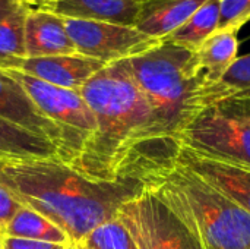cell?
<instances>
[{
  "label": "cell",
  "instance_id": "44dd1931",
  "mask_svg": "<svg viewBox=\"0 0 250 249\" xmlns=\"http://www.w3.org/2000/svg\"><path fill=\"white\" fill-rule=\"evenodd\" d=\"M79 247L85 249H139L119 219L105 222L94 229Z\"/></svg>",
  "mask_w": 250,
  "mask_h": 249
},
{
  "label": "cell",
  "instance_id": "4dcf8cb0",
  "mask_svg": "<svg viewBox=\"0 0 250 249\" xmlns=\"http://www.w3.org/2000/svg\"><path fill=\"white\" fill-rule=\"evenodd\" d=\"M1 158H3V157H0V160H1Z\"/></svg>",
  "mask_w": 250,
  "mask_h": 249
},
{
  "label": "cell",
  "instance_id": "8fae6325",
  "mask_svg": "<svg viewBox=\"0 0 250 249\" xmlns=\"http://www.w3.org/2000/svg\"><path fill=\"white\" fill-rule=\"evenodd\" d=\"M105 65L95 59L75 54L26 57L19 60L15 70H21L47 84L79 91Z\"/></svg>",
  "mask_w": 250,
  "mask_h": 249
},
{
  "label": "cell",
  "instance_id": "484cf974",
  "mask_svg": "<svg viewBox=\"0 0 250 249\" xmlns=\"http://www.w3.org/2000/svg\"><path fill=\"white\" fill-rule=\"evenodd\" d=\"M59 249H79V245L69 244V245H62V247H59Z\"/></svg>",
  "mask_w": 250,
  "mask_h": 249
},
{
  "label": "cell",
  "instance_id": "30bf717a",
  "mask_svg": "<svg viewBox=\"0 0 250 249\" xmlns=\"http://www.w3.org/2000/svg\"><path fill=\"white\" fill-rule=\"evenodd\" d=\"M176 164L192 172L250 213V169L211 160L183 147H180Z\"/></svg>",
  "mask_w": 250,
  "mask_h": 249
},
{
  "label": "cell",
  "instance_id": "8992f818",
  "mask_svg": "<svg viewBox=\"0 0 250 249\" xmlns=\"http://www.w3.org/2000/svg\"><path fill=\"white\" fill-rule=\"evenodd\" d=\"M6 72L21 84L34 104L60 128L64 141L62 163L72 166L97 131V119L81 92L47 84L21 70L6 69Z\"/></svg>",
  "mask_w": 250,
  "mask_h": 249
},
{
  "label": "cell",
  "instance_id": "4316f807",
  "mask_svg": "<svg viewBox=\"0 0 250 249\" xmlns=\"http://www.w3.org/2000/svg\"><path fill=\"white\" fill-rule=\"evenodd\" d=\"M0 69H1V70L7 69V65H6V63H4V62H3L1 59H0Z\"/></svg>",
  "mask_w": 250,
  "mask_h": 249
},
{
  "label": "cell",
  "instance_id": "5bb4252c",
  "mask_svg": "<svg viewBox=\"0 0 250 249\" xmlns=\"http://www.w3.org/2000/svg\"><path fill=\"white\" fill-rule=\"evenodd\" d=\"M207 0H142L136 28L154 40H166Z\"/></svg>",
  "mask_w": 250,
  "mask_h": 249
},
{
  "label": "cell",
  "instance_id": "83f0119b",
  "mask_svg": "<svg viewBox=\"0 0 250 249\" xmlns=\"http://www.w3.org/2000/svg\"><path fill=\"white\" fill-rule=\"evenodd\" d=\"M1 236H3V229L0 227V238H1Z\"/></svg>",
  "mask_w": 250,
  "mask_h": 249
},
{
  "label": "cell",
  "instance_id": "ac0fdd59",
  "mask_svg": "<svg viewBox=\"0 0 250 249\" xmlns=\"http://www.w3.org/2000/svg\"><path fill=\"white\" fill-rule=\"evenodd\" d=\"M3 236H13L22 239H31L38 242H47L54 245H69L72 244L69 236L57 227L53 222H50L42 214L22 207L16 216L4 226Z\"/></svg>",
  "mask_w": 250,
  "mask_h": 249
},
{
  "label": "cell",
  "instance_id": "e0dca14e",
  "mask_svg": "<svg viewBox=\"0 0 250 249\" xmlns=\"http://www.w3.org/2000/svg\"><path fill=\"white\" fill-rule=\"evenodd\" d=\"M229 98H250V53L237 57L218 82L201 88L196 104L201 112Z\"/></svg>",
  "mask_w": 250,
  "mask_h": 249
},
{
  "label": "cell",
  "instance_id": "277c9868",
  "mask_svg": "<svg viewBox=\"0 0 250 249\" xmlns=\"http://www.w3.org/2000/svg\"><path fill=\"white\" fill-rule=\"evenodd\" d=\"M126 63L166 135L179 141L183 128L199 112L196 98L204 79L196 53L161 40Z\"/></svg>",
  "mask_w": 250,
  "mask_h": 249
},
{
  "label": "cell",
  "instance_id": "ffe728a7",
  "mask_svg": "<svg viewBox=\"0 0 250 249\" xmlns=\"http://www.w3.org/2000/svg\"><path fill=\"white\" fill-rule=\"evenodd\" d=\"M25 18L26 4L22 1L13 12L0 19V59L7 65V69H16L19 60L26 57Z\"/></svg>",
  "mask_w": 250,
  "mask_h": 249
},
{
  "label": "cell",
  "instance_id": "52a82bcc",
  "mask_svg": "<svg viewBox=\"0 0 250 249\" xmlns=\"http://www.w3.org/2000/svg\"><path fill=\"white\" fill-rule=\"evenodd\" d=\"M117 219L139 249H204L192 230L148 188L123 204Z\"/></svg>",
  "mask_w": 250,
  "mask_h": 249
},
{
  "label": "cell",
  "instance_id": "d6986e66",
  "mask_svg": "<svg viewBox=\"0 0 250 249\" xmlns=\"http://www.w3.org/2000/svg\"><path fill=\"white\" fill-rule=\"evenodd\" d=\"M220 25V0H207L179 29L166 40L196 51Z\"/></svg>",
  "mask_w": 250,
  "mask_h": 249
},
{
  "label": "cell",
  "instance_id": "6da1fadb",
  "mask_svg": "<svg viewBox=\"0 0 250 249\" xmlns=\"http://www.w3.org/2000/svg\"><path fill=\"white\" fill-rule=\"evenodd\" d=\"M79 92L97 119V131L72 169L98 182H148L176 166L182 145L163 131L126 60L105 65Z\"/></svg>",
  "mask_w": 250,
  "mask_h": 249
},
{
  "label": "cell",
  "instance_id": "5b68a950",
  "mask_svg": "<svg viewBox=\"0 0 250 249\" xmlns=\"http://www.w3.org/2000/svg\"><path fill=\"white\" fill-rule=\"evenodd\" d=\"M179 141L207 158L250 169V98H229L202 109Z\"/></svg>",
  "mask_w": 250,
  "mask_h": 249
},
{
  "label": "cell",
  "instance_id": "603a6c76",
  "mask_svg": "<svg viewBox=\"0 0 250 249\" xmlns=\"http://www.w3.org/2000/svg\"><path fill=\"white\" fill-rule=\"evenodd\" d=\"M23 205L21 201L12 194V191L0 183V227L4 229V226L16 216V213Z\"/></svg>",
  "mask_w": 250,
  "mask_h": 249
},
{
  "label": "cell",
  "instance_id": "cb8c5ba5",
  "mask_svg": "<svg viewBox=\"0 0 250 249\" xmlns=\"http://www.w3.org/2000/svg\"><path fill=\"white\" fill-rule=\"evenodd\" d=\"M0 242H1V249H59L60 247V245H54V244L13 238V236H1Z\"/></svg>",
  "mask_w": 250,
  "mask_h": 249
},
{
  "label": "cell",
  "instance_id": "2e32d148",
  "mask_svg": "<svg viewBox=\"0 0 250 249\" xmlns=\"http://www.w3.org/2000/svg\"><path fill=\"white\" fill-rule=\"evenodd\" d=\"M0 157L21 160H59V150L50 141L0 119Z\"/></svg>",
  "mask_w": 250,
  "mask_h": 249
},
{
  "label": "cell",
  "instance_id": "7c38bea8",
  "mask_svg": "<svg viewBox=\"0 0 250 249\" xmlns=\"http://www.w3.org/2000/svg\"><path fill=\"white\" fill-rule=\"evenodd\" d=\"M62 18L135 26L142 0H23Z\"/></svg>",
  "mask_w": 250,
  "mask_h": 249
},
{
  "label": "cell",
  "instance_id": "9c48e42d",
  "mask_svg": "<svg viewBox=\"0 0 250 249\" xmlns=\"http://www.w3.org/2000/svg\"><path fill=\"white\" fill-rule=\"evenodd\" d=\"M0 119L10 122L37 136L50 141L59 150L62 161L64 141L59 126H56L29 98L18 81L6 70L0 69Z\"/></svg>",
  "mask_w": 250,
  "mask_h": 249
},
{
  "label": "cell",
  "instance_id": "ba28073f",
  "mask_svg": "<svg viewBox=\"0 0 250 249\" xmlns=\"http://www.w3.org/2000/svg\"><path fill=\"white\" fill-rule=\"evenodd\" d=\"M64 25L76 53L104 65L127 60L160 43L136 26L69 18H64Z\"/></svg>",
  "mask_w": 250,
  "mask_h": 249
},
{
  "label": "cell",
  "instance_id": "d4e9b609",
  "mask_svg": "<svg viewBox=\"0 0 250 249\" xmlns=\"http://www.w3.org/2000/svg\"><path fill=\"white\" fill-rule=\"evenodd\" d=\"M23 0H0V19L13 12Z\"/></svg>",
  "mask_w": 250,
  "mask_h": 249
},
{
  "label": "cell",
  "instance_id": "9a60e30c",
  "mask_svg": "<svg viewBox=\"0 0 250 249\" xmlns=\"http://www.w3.org/2000/svg\"><path fill=\"white\" fill-rule=\"evenodd\" d=\"M237 35L239 29H218L195 51L204 87L218 82L239 57Z\"/></svg>",
  "mask_w": 250,
  "mask_h": 249
},
{
  "label": "cell",
  "instance_id": "f1b7e54d",
  "mask_svg": "<svg viewBox=\"0 0 250 249\" xmlns=\"http://www.w3.org/2000/svg\"><path fill=\"white\" fill-rule=\"evenodd\" d=\"M0 249H1V242H0Z\"/></svg>",
  "mask_w": 250,
  "mask_h": 249
},
{
  "label": "cell",
  "instance_id": "7402d4cb",
  "mask_svg": "<svg viewBox=\"0 0 250 249\" xmlns=\"http://www.w3.org/2000/svg\"><path fill=\"white\" fill-rule=\"evenodd\" d=\"M250 21V0H220L218 29H240Z\"/></svg>",
  "mask_w": 250,
  "mask_h": 249
},
{
  "label": "cell",
  "instance_id": "7a4b0ae2",
  "mask_svg": "<svg viewBox=\"0 0 250 249\" xmlns=\"http://www.w3.org/2000/svg\"><path fill=\"white\" fill-rule=\"evenodd\" d=\"M0 183L81 245L98 226L117 219L120 207L146 191V182L123 178L92 181L56 158L0 160Z\"/></svg>",
  "mask_w": 250,
  "mask_h": 249
},
{
  "label": "cell",
  "instance_id": "4fadbf2b",
  "mask_svg": "<svg viewBox=\"0 0 250 249\" xmlns=\"http://www.w3.org/2000/svg\"><path fill=\"white\" fill-rule=\"evenodd\" d=\"M25 50L26 57L76 53V48L67 35L64 18L29 4H26L25 18Z\"/></svg>",
  "mask_w": 250,
  "mask_h": 249
},
{
  "label": "cell",
  "instance_id": "f546056e",
  "mask_svg": "<svg viewBox=\"0 0 250 249\" xmlns=\"http://www.w3.org/2000/svg\"><path fill=\"white\" fill-rule=\"evenodd\" d=\"M79 249H85V248H82V247H79Z\"/></svg>",
  "mask_w": 250,
  "mask_h": 249
},
{
  "label": "cell",
  "instance_id": "3957f363",
  "mask_svg": "<svg viewBox=\"0 0 250 249\" xmlns=\"http://www.w3.org/2000/svg\"><path fill=\"white\" fill-rule=\"evenodd\" d=\"M152 191L204 249H250V213L192 172L174 167L149 178Z\"/></svg>",
  "mask_w": 250,
  "mask_h": 249
}]
</instances>
